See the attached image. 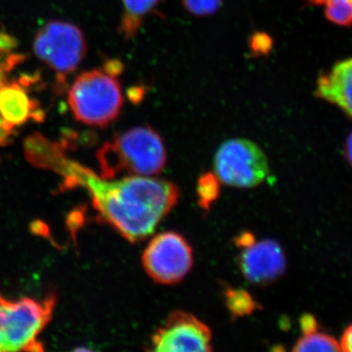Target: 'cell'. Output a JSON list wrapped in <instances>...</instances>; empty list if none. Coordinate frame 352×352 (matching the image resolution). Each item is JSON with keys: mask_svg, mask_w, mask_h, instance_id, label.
<instances>
[{"mask_svg": "<svg viewBox=\"0 0 352 352\" xmlns=\"http://www.w3.org/2000/svg\"><path fill=\"white\" fill-rule=\"evenodd\" d=\"M78 186L89 192L100 219L133 244L155 232L180 196L177 185L168 180L127 175L111 182L73 162L65 175L63 188Z\"/></svg>", "mask_w": 352, "mask_h": 352, "instance_id": "cell-1", "label": "cell"}, {"mask_svg": "<svg viewBox=\"0 0 352 352\" xmlns=\"http://www.w3.org/2000/svg\"><path fill=\"white\" fill-rule=\"evenodd\" d=\"M166 146L163 138L149 126L132 127L113 136L97 153L101 177L113 179L120 173L154 176L166 166Z\"/></svg>", "mask_w": 352, "mask_h": 352, "instance_id": "cell-2", "label": "cell"}, {"mask_svg": "<svg viewBox=\"0 0 352 352\" xmlns=\"http://www.w3.org/2000/svg\"><path fill=\"white\" fill-rule=\"evenodd\" d=\"M117 78L103 68L76 76L67 97L76 120L89 126L106 127L117 120L124 104Z\"/></svg>", "mask_w": 352, "mask_h": 352, "instance_id": "cell-3", "label": "cell"}, {"mask_svg": "<svg viewBox=\"0 0 352 352\" xmlns=\"http://www.w3.org/2000/svg\"><path fill=\"white\" fill-rule=\"evenodd\" d=\"M32 48L39 61L54 72V94L60 95L68 87V76L85 59L87 44L78 25L53 20L36 32Z\"/></svg>", "mask_w": 352, "mask_h": 352, "instance_id": "cell-4", "label": "cell"}, {"mask_svg": "<svg viewBox=\"0 0 352 352\" xmlns=\"http://www.w3.org/2000/svg\"><path fill=\"white\" fill-rule=\"evenodd\" d=\"M55 296L43 300H9L0 294V335L4 351H41L38 337L52 317Z\"/></svg>", "mask_w": 352, "mask_h": 352, "instance_id": "cell-5", "label": "cell"}, {"mask_svg": "<svg viewBox=\"0 0 352 352\" xmlns=\"http://www.w3.org/2000/svg\"><path fill=\"white\" fill-rule=\"evenodd\" d=\"M215 175L234 188L258 186L270 173L267 157L256 143L245 138L227 140L214 155Z\"/></svg>", "mask_w": 352, "mask_h": 352, "instance_id": "cell-6", "label": "cell"}, {"mask_svg": "<svg viewBox=\"0 0 352 352\" xmlns=\"http://www.w3.org/2000/svg\"><path fill=\"white\" fill-rule=\"evenodd\" d=\"M193 250L188 241L175 231L157 234L146 245L142 265L153 281L175 285L182 281L193 267Z\"/></svg>", "mask_w": 352, "mask_h": 352, "instance_id": "cell-7", "label": "cell"}, {"mask_svg": "<svg viewBox=\"0 0 352 352\" xmlns=\"http://www.w3.org/2000/svg\"><path fill=\"white\" fill-rule=\"evenodd\" d=\"M150 344L157 352L212 351V333L195 315L177 310L153 333Z\"/></svg>", "mask_w": 352, "mask_h": 352, "instance_id": "cell-8", "label": "cell"}, {"mask_svg": "<svg viewBox=\"0 0 352 352\" xmlns=\"http://www.w3.org/2000/svg\"><path fill=\"white\" fill-rule=\"evenodd\" d=\"M238 265L249 283L266 286L280 279L287 270V259L283 249L276 241L256 240L239 245Z\"/></svg>", "mask_w": 352, "mask_h": 352, "instance_id": "cell-9", "label": "cell"}, {"mask_svg": "<svg viewBox=\"0 0 352 352\" xmlns=\"http://www.w3.org/2000/svg\"><path fill=\"white\" fill-rule=\"evenodd\" d=\"M38 80V76L25 75L0 87V115L11 126L17 129L30 120L43 122L45 120L46 113L39 101L29 94L30 87Z\"/></svg>", "mask_w": 352, "mask_h": 352, "instance_id": "cell-10", "label": "cell"}, {"mask_svg": "<svg viewBox=\"0 0 352 352\" xmlns=\"http://www.w3.org/2000/svg\"><path fill=\"white\" fill-rule=\"evenodd\" d=\"M69 140L71 138L51 141L39 132H34L25 139V156L32 166L54 171L62 176L71 161L66 156Z\"/></svg>", "mask_w": 352, "mask_h": 352, "instance_id": "cell-11", "label": "cell"}, {"mask_svg": "<svg viewBox=\"0 0 352 352\" xmlns=\"http://www.w3.org/2000/svg\"><path fill=\"white\" fill-rule=\"evenodd\" d=\"M315 95L339 106L352 118V59L336 65L317 82Z\"/></svg>", "mask_w": 352, "mask_h": 352, "instance_id": "cell-12", "label": "cell"}, {"mask_svg": "<svg viewBox=\"0 0 352 352\" xmlns=\"http://www.w3.org/2000/svg\"><path fill=\"white\" fill-rule=\"evenodd\" d=\"M162 0H122V12L118 32L124 41L135 38L146 17L156 10Z\"/></svg>", "mask_w": 352, "mask_h": 352, "instance_id": "cell-13", "label": "cell"}, {"mask_svg": "<svg viewBox=\"0 0 352 352\" xmlns=\"http://www.w3.org/2000/svg\"><path fill=\"white\" fill-rule=\"evenodd\" d=\"M224 302L234 318L248 316L258 308V303L244 289L227 287L223 292Z\"/></svg>", "mask_w": 352, "mask_h": 352, "instance_id": "cell-14", "label": "cell"}, {"mask_svg": "<svg viewBox=\"0 0 352 352\" xmlns=\"http://www.w3.org/2000/svg\"><path fill=\"white\" fill-rule=\"evenodd\" d=\"M294 351H340V342L328 333L317 330L302 333V338L296 340Z\"/></svg>", "mask_w": 352, "mask_h": 352, "instance_id": "cell-15", "label": "cell"}, {"mask_svg": "<svg viewBox=\"0 0 352 352\" xmlns=\"http://www.w3.org/2000/svg\"><path fill=\"white\" fill-rule=\"evenodd\" d=\"M220 180L215 173H206L197 182L196 194L201 210L208 212L220 195Z\"/></svg>", "mask_w": 352, "mask_h": 352, "instance_id": "cell-16", "label": "cell"}, {"mask_svg": "<svg viewBox=\"0 0 352 352\" xmlns=\"http://www.w3.org/2000/svg\"><path fill=\"white\" fill-rule=\"evenodd\" d=\"M325 15L331 22L349 27L352 25V4L349 1L328 4Z\"/></svg>", "mask_w": 352, "mask_h": 352, "instance_id": "cell-17", "label": "cell"}, {"mask_svg": "<svg viewBox=\"0 0 352 352\" xmlns=\"http://www.w3.org/2000/svg\"><path fill=\"white\" fill-rule=\"evenodd\" d=\"M222 2L223 0H182L185 9L198 17L212 15L219 10Z\"/></svg>", "mask_w": 352, "mask_h": 352, "instance_id": "cell-18", "label": "cell"}, {"mask_svg": "<svg viewBox=\"0 0 352 352\" xmlns=\"http://www.w3.org/2000/svg\"><path fill=\"white\" fill-rule=\"evenodd\" d=\"M273 41L267 34L256 32L252 36L251 50L254 54H267L272 48Z\"/></svg>", "mask_w": 352, "mask_h": 352, "instance_id": "cell-19", "label": "cell"}, {"mask_svg": "<svg viewBox=\"0 0 352 352\" xmlns=\"http://www.w3.org/2000/svg\"><path fill=\"white\" fill-rule=\"evenodd\" d=\"M16 134H17V129L11 126L0 115V146L6 147L10 144Z\"/></svg>", "mask_w": 352, "mask_h": 352, "instance_id": "cell-20", "label": "cell"}, {"mask_svg": "<svg viewBox=\"0 0 352 352\" xmlns=\"http://www.w3.org/2000/svg\"><path fill=\"white\" fill-rule=\"evenodd\" d=\"M16 47V38L7 32H0V53L7 54Z\"/></svg>", "mask_w": 352, "mask_h": 352, "instance_id": "cell-21", "label": "cell"}, {"mask_svg": "<svg viewBox=\"0 0 352 352\" xmlns=\"http://www.w3.org/2000/svg\"><path fill=\"white\" fill-rule=\"evenodd\" d=\"M300 329H302V333L311 332V331L318 329V324L312 315L305 314L300 318Z\"/></svg>", "mask_w": 352, "mask_h": 352, "instance_id": "cell-22", "label": "cell"}, {"mask_svg": "<svg viewBox=\"0 0 352 352\" xmlns=\"http://www.w3.org/2000/svg\"><path fill=\"white\" fill-rule=\"evenodd\" d=\"M103 69L110 75L118 78L122 74V69H124V65H122V62L118 61V60H110V61L104 65Z\"/></svg>", "mask_w": 352, "mask_h": 352, "instance_id": "cell-23", "label": "cell"}, {"mask_svg": "<svg viewBox=\"0 0 352 352\" xmlns=\"http://www.w3.org/2000/svg\"><path fill=\"white\" fill-rule=\"evenodd\" d=\"M340 346L342 351L352 352V324L344 331Z\"/></svg>", "mask_w": 352, "mask_h": 352, "instance_id": "cell-24", "label": "cell"}, {"mask_svg": "<svg viewBox=\"0 0 352 352\" xmlns=\"http://www.w3.org/2000/svg\"><path fill=\"white\" fill-rule=\"evenodd\" d=\"M344 153H346L347 161L349 162L352 166V133L347 138Z\"/></svg>", "mask_w": 352, "mask_h": 352, "instance_id": "cell-25", "label": "cell"}, {"mask_svg": "<svg viewBox=\"0 0 352 352\" xmlns=\"http://www.w3.org/2000/svg\"><path fill=\"white\" fill-rule=\"evenodd\" d=\"M310 3L315 4V6H323V4L336 3V2L349 1V0H307Z\"/></svg>", "mask_w": 352, "mask_h": 352, "instance_id": "cell-26", "label": "cell"}, {"mask_svg": "<svg viewBox=\"0 0 352 352\" xmlns=\"http://www.w3.org/2000/svg\"><path fill=\"white\" fill-rule=\"evenodd\" d=\"M0 351H4L3 339H2L1 335H0Z\"/></svg>", "mask_w": 352, "mask_h": 352, "instance_id": "cell-27", "label": "cell"}, {"mask_svg": "<svg viewBox=\"0 0 352 352\" xmlns=\"http://www.w3.org/2000/svg\"><path fill=\"white\" fill-rule=\"evenodd\" d=\"M349 1L352 4V0H349Z\"/></svg>", "mask_w": 352, "mask_h": 352, "instance_id": "cell-28", "label": "cell"}]
</instances>
